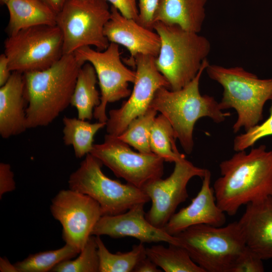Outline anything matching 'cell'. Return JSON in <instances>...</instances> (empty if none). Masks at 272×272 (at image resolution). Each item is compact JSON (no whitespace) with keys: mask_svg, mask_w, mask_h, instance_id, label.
I'll list each match as a JSON object with an SVG mask.
<instances>
[{"mask_svg":"<svg viewBox=\"0 0 272 272\" xmlns=\"http://www.w3.org/2000/svg\"><path fill=\"white\" fill-rule=\"evenodd\" d=\"M153 29L161 40L156 67L169 82L171 90L181 89L196 76L210 53V42L198 33L176 25L156 22Z\"/></svg>","mask_w":272,"mask_h":272,"instance_id":"5","label":"cell"},{"mask_svg":"<svg viewBox=\"0 0 272 272\" xmlns=\"http://www.w3.org/2000/svg\"><path fill=\"white\" fill-rule=\"evenodd\" d=\"M155 58L144 54L134 57L131 64L136 68L133 90L119 108L109 111L107 134L119 136L133 119L146 112L158 89L165 87L170 90L169 82L156 67Z\"/></svg>","mask_w":272,"mask_h":272,"instance_id":"12","label":"cell"},{"mask_svg":"<svg viewBox=\"0 0 272 272\" xmlns=\"http://www.w3.org/2000/svg\"></svg>","mask_w":272,"mask_h":272,"instance_id":"40","label":"cell"},{"mask_svg":"<svg viewBox=\"0 0 272 272\" xmlns=\"http://www.w3.org/2000/svg\"><path fill=\"white\" fill-rule=\"evenodd\" d=\"M110 14L104 0H71L66 3L56 16V26L62 35L63 54L74 53L85 46L105 50L110 42L104 28Z\"/></svg>","mask_w":272,"mask_h":272,"instance_id":"8","label":"cell"},{"mask_svg":"<svg viewBox=\"0 0 272 272\" xmlns=\"http://www.w3.org/2000/svg\"><path fill=\"white\" fill-rule=\"evenodd\" d=\"M117 137L107 134L103 143L94 144L90 153L117 177L139 188L161 178L164 160L153 153L133 151Z\"/></svg>","mask_w":272,"mask_h":272,"instance_id":"11","label":"cell"},{"mask_svg":"<svg viewBox=\"0 0 272 272\" xmlns=\"http://www.w3.org/2000/svg\"><path fill=\"white\" fill-rule=\"evenodd\" d=\"M112 4L124 17L137 21L139 17L137 0H104Z\"/></svg>","mask_w":272,"mask_h":272,"instance_id":"34","label":"cell"},{"mask_svg":"<svg viewBox=\"0 0 272 272\" xmlns=\"http://www.w3.org/2000/svg\"><path fill=\"white\" fill-rule=\"evenodd\" d=\"M160 0H139V17L137 22L143 26L153 29L155 13Z\"/></svg>","mask_w":272,"mask_h":272,"instance_id":"32","label":"cell"},{"mask_svg":"<svg viewBox=\"0 0 272 272\" xmlns=\"http://www.w3.org/2000/svg\"><path fill=\"white\" fill-rule=\"evenodd\" d=\"M110 17L104 28V34L110 42L120 44L129 52V65L139 54L158 55L160 38L156 32L146 28L136 20L123 16L114 7L110 8Z\"/></svg>","mask_w":272,"mask_h":272,"instance_id":"16","label":"cell"},{"mask_svg":"<svg viewBox=\"0 0 272 272\" xmlns=\"http://www.w3.org/2000/svg\"><path fill=\"white\" fill-rule=\"evenodd\" d=\"M144 203L136 205L126 212L116 215H104L95 226L92 235H107L112 238L131 237L140 242H164L181 246L179 239L157 228L146 218Z\"/></svg>","mask_w":272,"mask_h":272,"instance_id":"15","label":"cell"},{"mask_svg":"<svg viewBox=\"0 0 272 272\" xmlns=\"http://www.w3.org/2000/svg\"><path fill=\"white\" fill-rule=\"evenodd\" d=\"M99 260V272H131L147 257L144 243L134 245L126 252H110L99 236H95Z\"/></svg>","mask_w":272,"mask_h":272,"instance_id":"25","label":"cell"},{"mask_svg":"<svg viewBox=\"0 0 272 272\" xmlns=\"http://www.w3.org/2000/svg\"><path fill=\"white\" fill-rule=\"evenodd\" d=\"M168 244L146 248L147 256L165 272H205L182 246Z\"/></svg>","mask_w":272,"mask_h":272,"instance_id":"24","label":"cell"},{"mask_svg":"<svg viewBox=\"0 0 272 272\" xmlns=\"http://www.w3.org/2000/svg\"><path fill=\"white\" fill-rule=\"evenodd\" d=\"M269 116L261 124H257L244 133L237 135L234 139L233 150L235 152L246 150L253 147L260 139L272 135V100Z\"/></svg>","mask_w":272,"mask_h":272,"instance_id":"30","label":"cell"},{"mask_svg":"<svg viewBox=\"0 0 272 272\" xmlns=\"http://www.w3.org/2000/svg\"><path fill=\"white\" fill-rule=\"evenodd\" d=\"M56 14L61 11L64 6L71 0H39Z\"/></svg>","mask_w":272,"mask_h":272,"instance_id":"37","label":"cell"},{"mask_svg":"<svg viewBox=\"0 0 272 272\" xmlns=\"http://www.w3.org/2000/svg\"><path fill=\"white\" fill-rule=\"evenodd\" d=\"M99 260L95 236H91L79 256L74 260H64L55 265L53 272H98Z\"/></svg>","mask_w":272,"mask_h":272,"instance_id":"29","label":"cell"},{"mask_svg":"<svg viewBox=\"0 0 272 272\" xmlns=\"http://www.w3.org/2000/svg\"><path fill=\"white\" fill-rule=\"evenodd\" d=\"M103 165L98 158L88 154L79 168L70 175L69 188L96 201L102 216L122 214L136 205L150 201L142 189L106 176L102 171Z\"/></svg>","mask_w":272,"mask_h":272,"instance_id":"7","label":"cell"},{"mask_svg":"<svg viewBox=\"0 0 272 272\" xmlns=\"http://www.w3.org/2000/svg\"><path fill=\"white\" fill-rule=\"evenodd\" d=\"M10 0H0L1 4L2 5H7Z\"/></svg>","mask_w":272,"mask_h":272,"instance_id":"39","label":"cell"},{"mask_svg":"<svg viewBox=\"0 0 272 272\" xmlns=\"http://www.w3.org/2000/svg\"><path fill=\"white\" fill-rule=\"evenodd\" d=\"M23 74L12 72L8 81L0 88V134L8 139L27 129L26 108Z\"/></svg>","mask_w":272,"mask_h":272,"instance_id":"19","label":"cell"},{"mask_svg":"<svg viewBox=\"0 0 272 272\" xmlns=\"http://www.w3.org/2000/svg\"><path fill=\"white\" fill-rule=\"evenodd\" d=\"M82 66L74 53L63 54L47 69L23 74L27 129L48 125L71 105Z\"/></svg>","mask_w":272,"mask_h":272,"instance_id":"2","label":"cell"},{"mask_svg":"<svg viewBox=\"0 0 272 272\" xmlns=\"http://www.w3.org/2000/svg\"><path fill=\"white\" fill-rule=\"evenodd\" d=\"M175 236L205 272H231L246 246L237 221L221 227L194 225Z\"/></svg>","mask_w":272,"mask_h":272,"instance_id":"6","label":"cell"},{"mask_svg":"<svg viewBox=\"0 0 272 272\" xmlns=\"http://www.w3.org/2000/svg\"><path fill=\"white\" fill-rule=\"evenodd\" d=\"M97 83V76L93 66L89 62L85 63L79 70L71 101L81 119L91 120L94 116V109L100 104Z\"/></svg>","mask_w":272,"mask_h":272,"instance_id":"22","label":"cell"},{"mask_svg":"<svg viewBox=\"0 0 272 272\" xmlns=\"http://www.w3.org/2000/svg\"><path fill=\"white\" fill-rule=\"evenodd\" d=\"M157 111L150 107L142 115L133 119L118 139L143 153H152L150 145L152 127Z\"/></svg>","mask_w":272,"mask_h":272,"instance_id":"28","label":"cell"},{"mask_svg":"<svg viewBox=\"0 0 272 272\" xmlns=\"http://www.w3.org/2000/svg\"><path fill=\"white\" fill-rule=\"evenodd\" d=\"M176 140L173 128L167 118L162 114L156 116L150 138L152 152L164 161L176 162L185 156L177 150Z\"/></svg>","mask_w":272,"mask_h":272,"instance_id":"26","label":"cell"},{"mask_svg":"<svg viewBox=\"0 0 272 272\" xmlns=\"http://www.w3.org/2000/svg\"><path fill=\"white\" fill-rule=\"evenodd\" d=\"M7 31L9 36L38 25H56L57 14L39 0H10Z\"/></svg>","mask_w":272,"mask_h":272,"instance_id":"21","label":"cell"},{"mask_svg":"<svg viewBox=\"0 0 272 272\" xmlns=\"http://www.w3.org/2000/svg\"><path fill=\"white\" fill-rule=\"evenodd\" d=\"M0 271L1 272H18L15 265L11 264L6 257L0 258Z\"/></svg>","mask_w":272,"mask_h":272,"instance_id":"38","label":"cell"},{"mask_svg":"<svg viewBox=\"0 0 272 272\" xmlns=\"http://www.w3.org/2000/svg\"><path fill=\"white\" fill-rule=\"evenodd\" d=\"M174 163L169 176L151 181L142 189L152 202L146 218L153 226L161 229L175 213L178 206L188 197L187 186L190 180L194 177L202 178L207 170L195 166L185 156Z\"/></svg>","mask_w":272,"mask_h":272,"instance_id":"13","label":"cell"},{"mask_svg":"<svg viewBox=\"0 0 272 272\" xmlns=\"http://www.w3.org/2000/svg\"><path fill=\"white\" fill-rule=\"evenodd\" d=\"M50 209L53 218L62 226L63 240L80 251L102 216L96 201L70 188L58 192L52 198Z\"/></svg>","mask_w":272,"mask_h":272,"instance_id":"14","label":"cell"},{"mask_svg":"<svg viewBox=\"0 0 272 272\" xmlns=\"http://www.w3.org/2000/svg\"><path fill=\"white\" fill-rule=\"evenodd\" d=\"M213 189L218 206L234 216L240 208L272 196V150L261 145L236 152L219 164Z\"/></svg>","mask_w":272,"mask_h":272,"instance_id":"1","label":"cell"},{"mask_svg":"<svg viewBox=\"0 0 272 272\" xmlns=\"http://www.w3.org/2000/svg\"><path fill=\"white\" fill-rule=\"evenodd\" d=\"M209 64L207 59H205L196 76L181 89L174 91L165 87L160 88L149 106L167 118L176 139L188 154L193 151V129L198 119L207 117L219 123L231 116L230 112L223 111L214 97L201 95L199 92L200 79Z\"/></svg>","mask_w":272,"mask_h":272,"instance_id":"3","label":"cell"},{"mask_svg":"<svg viewBox=\"0 0 272 272\" xmlns=\"http://www.w3.org/2000/svg\"><path fill=\"white\" fill-rule=\"evenodd\" d=\"M16 188L14 174L9 164L0 163V198Z\"/></svg>","mask_w":272,"mask_h":272,"instance_id":"33","label":"cell"},{"mask_svg":"<svg viewBox=\"0 0 272 272\" xmlns=\"http://www.w3.org/2000/svg\"><path fill=\"white\" fill-rule=\"evenodd\" d=\"M9 67V60L5 53L0 55V86L4 85L12 74Z\"/></svg>","mask_w":272,"mask_h":272,"instance_id":"35","label":"cell"},{"mask_svg":"<svg viewBox=\"0 0 272 272\" xmlns=\"http://www.w3.org/2000/svg\"><path fill=\"white\" fill-rule=\"evenodd\" d=\"M4 47L11 71L22 74L47 69L63 55L62 35L56 25L22 29L9 36Z\"/></svg>","mask_w":272,"mask_h":272,"instance_id":"9","label":"cell"},{"mask_svg":"<svg viewBox=\"0 0 272 272\" xmlns=\"http://www.w3.org/2000/svg\"><path fill=\"white\" fill-rule=\"evenodd\" d=\"M237 222L246 245L261 259H272V196L246 205Z\"/></svg>","mask_w":272,"mask_h":272,"instance_id":"18","label":"cell"},{"mask_svg":"<svg viewBox=\"0 0 272 272\" xmlns=\"http://www.w3.org/2000/svg\"><path fill=\"white\" fill-rule=\"evenodd\" d=\"M133 272H161L162 271L147 256L142 259L135 266Z\"/></svg>","mask_w":272,"mask_h":272,"instance_id":"36","label":"cell"},{"mask_svg":"<svg viewBox=\"0 0 272 272\" xmlns=\"http://www.w3.org/2000/svg\"><path fill=\"white\" fill-rule=\"evenodd\" d=\"M206 70L209 77L223 88L219 102L221 109L232 108L237 113L232 126L234 133L242 128L246 131L262 120L264 105L272 100V78L259 79L241 66L209 64Z\"/></svg>","mask_w":272,"mask_h":272,"instance_id":"4","label":"cell"},{"mask_svg":"<svg viewBox=\"0 0 272 272\" xmlns=\"http://www.w3.org/2000/svg\"><path fill=\"white\" fill-rule=\"evenodd\" d=\"M63 141L66 146H72L75 156L81 158L91 153L94 137L101 129L106 126V122L98 121L90 123L76 117L63 118Z\"/></svg>","mask_w":272,"mask_h":272,"instance_id":"23","label":"cell"},{"mask_svg":"<svg viewBox=\"0 0 272 272\" xmlns=\"http://www.w3.org/2000/svg\"><path fill=\"white\" fill-rule=\"evenodd\" d=\"M80 64L90 63L94 67L100 88L101 102L94 110L98 121L106 122V107L109 103L130 96L129 83H133L135 72L125 66L121 61L119 45L110 42L104 50H95L91 46L79 48L74 53Z\"/></svg>","mask_w":272,"mask_h":272,"instance_id":"10","label":"cell"},{"mask_svg":"<svg viewBox=\"0 0 272 272\" xmlns=\"http://www.w3.org/2000/svg\"><path fill=\"white\" fill-rule=\"evenodd\" d=\"M262 260L246 245L237 257L231 272H263L264 268Z\"/></svg>","mask_w":272,"mask_h":272,"instance_id":"31","label":"cell"},{"mask_svg":"<svg viewBox=\"0 0 272 272\" xmlns=\"http://www.w3.org/2000/svg\"><path fill=\"white\" fill-rule=\"evenodd\" d=\"M207 0H160L153 24L176 25L186 31H201L206 17Z\"/></svg>","mask_w":272,"mask_h":272,"instance_id":"20","label":"cell"},{"mask_svg":"<svg viewBox=\"0 0 272 272\" xmlns=\"http://www.w3.org/2000/svg\"><path fill=\"white\" fill-rule=\"evenodd\" d=\"M80 251L67 244L63 247L30 254L14 264L18 272H47L59 263L76 257Z\"/></svg>","mask_w":272,"mask_h":272,"instance_id":"27","label":"cell"},{"mask_svg":"<svg viewBox=\"0 0 272 272\" xmlns=\"http://www.w3.org/2000/svg\"><path fill=\"white\" fill-rule=\"evenodd\" d=\"M200 190L187 207L175 213L163 229L175 236L194 225L205 224L215 227L224 226L226 213L218 206L214 190L211 186V173L207 169Z\"/></svg>","mask_w":272,"mask_h":272,"instance_id":"17","label":"cell"}]
</instances>
